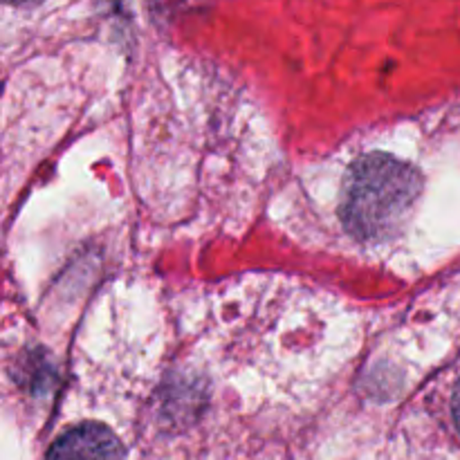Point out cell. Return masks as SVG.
I'll list each match as a JSON object with an SVG mask.
<instances>
[{"label":"cell","instance_id":"1","mask_svg":"<svg viewBox=\"0 0 460 460\" xmlns=\"http://www.w3.org/2000/svg\"><path fill=\"white\" fill-rule=\"evenodd\" d=\"M420 191L411 166L368 155L350 169L344 187V223L359 241H386L400 229Z\"/></svg>","mask_w":460,"mask_h":460},{"label":"cell","instance_id":"2","mask_svg":"<svg viewBox=\"0 0 460 460\" xmlns=\"http://www.w3.org/2000/svg\"><path fill=\"white\" fill-rule=\"evenodd\" d=\"M48 460H124V447L108 427L85 422L49 447Z\"/></svg>","mask_w":460,"mask_h":460},{"label":"cell","instance_id":"3","mask_svg":"<svg viewBox=\"0 0 460 460\" xmlns=\"http://www.w3.org/2000/svg\"><path fill=\"white\" fill-rule=\"evenodd\" d=\"M12 4H27V3H36V0H7Z\"/></svg>","mask_w":460,"mask_h":460}]
</instances>
